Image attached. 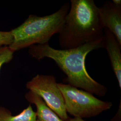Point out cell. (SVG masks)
<instances>
[{"instance_id":"1","label":"cell","mask_w":121,"mask_h":121,"mask_svg":"<svg viewBox=\"0 0 121 121\" xmlns=\"http://www.w3.org/2000/svg\"><path fill=\"white\" fill-rule=\"evenodd\" d=\"M102 37L77 48L69 49H56L48 43L35 44L30 47L29 53L37 60L47 57L54 60L66 76L68 84L80 88L93 95L104 96L108 88L94 80L87 72L85 59L91 51L104 48Z\"/></svg>"},{"instance_id":"2","label":"cell","mask_w":121,"mask_h":121,"mask_svg":"<svg viewBox=\"0 0 121 121\" xmlns=\"http://www.w3.org/2000/svg\"><path fill=\"white\" fill-rule=\"evenodd\" d=\"M93 0H71L58 32L62 49L77 48L102 37L104 28Z\"/></svg>"},{"instance_id":"3","label":"cell","mask_w":121,"mask_h":121,"mask_svg":"<svg viewBox=\"0 0 121 121\" xmlns=\"http://www.w3.org/2000/svg\"><path fill=\"white\" fill-rule=\"evenodd\" d=\"M69 8V3L67 2L48 15L30 14L21 25L10 31L13 41L9 48L14 52L36 43H48L52 36L59 32Z\"/></svg>"},{"instance_id":"4","label":"cell","mask_w":121,"mask_h":121,"mask_svg":"<svg viewBox=\"0 0 121 121\" xmlns=\"http://www.w3.org/2000/svg\"><path fill=\"white\" fill-rule=\"evenodd\" d=\"M58 86L64 98L66 112L74 117H95L112 107L111 102L101 100L91 93L68 84L58 83Z\"/></svg>"},{"instance_id":"5","label":"cell","mask_w":121,"mask_h":121,"mask_svg":"<svg viewBox=\"0 0 121 121\" xmlns=\"http://www.w3.org/2000/svg\"><path fill=\"white\" fill-rule=\"evenodd\" d=\"M26 86L39 95L62 120H69L70 117L65 109L64 98L53 75L38 74L27 82Z\"/></svg>"},{"instance_id":"6","label":"cell","mask_w":121,"mask_h":121,"mask_svg":"<svg viewBox=\"0 0 121 121\" xmlns=\"http://www.w3.org/2000/svg\"><path fill=\"white\" fill-rule=\"evenodd\" d=\"M97 11L99 20L104 29L109 30L121 45V5L106 1Z\"/></svg>"},{"instance_id":"7","label":"cell","mask_w":121,"mask_h":121,"mask_svg":"<svg viewBox=\"0 0 121 121\" xmlns=\"http://www.w3.org/2000/svg\"><path fill=\"white\" fill-rule=\"evenodd\" d=\"M105 48L108 54L113 71L121 89V45L109 30L104 29Z\"/></svg>"},{"instance_id":"8","label":"cell","mask_w":121,"mask_h":121,"mask_svg":"<svg viewBox=\"0 0 121 121\" xmlns=\"http://www.w3.org/2000/svg\"><path fill=\"white\" fill-rule=\"evenodd\" d=\"M25 97L30 104H35L36 108V121H65L62 120L50 108L39 95L29 91Z\"/></svg>"},{"instance_id":"9","label":"cell","mask_w":121,"mask_h":121,"mask_svg":"<svg viewBox=\"0 0 121 121\" xmlns=\"http://www.w3.org/2000/svg\"><path fill=\"white\" fill-rule=\"evenodd\" d=\"M0 121H36V115L30 104L15 116H13L8 109L0 106Z\"/></svg>"},{"instance_id":"10","label":"cell","mask_w":121,"mask_h":121,"mask_svg":"<svg viewBox=\"0 0 121 121\" xmlns=\"http://www.w3.org/2000/svg\"><path fill=\"white\" fill-rule=\"evenodd\" d=\"M14 52L8 46L0 47V70L3 65L8 63L13 59Z\"/></svg>"},{"instance_id":"11","label":"cell","mask_w":121,"mask_h":121,"mask_svg":"<svg viewBox=\"0 0 121 121\" xmlns=\"http://www.w3.org/2000/svg\"><path fill=\"white\" fill-rule=\"evenodd\" d=\"M13 41V36L11 31H0V47L9 46Z\"/></svg>"},{"instance_id":"12","label":"cell","mask_w":121,"mask_h":121,"mask_svg":"<svg viewBox=\"0 0 121 121\" xmlns=\"http://www.w3.org/2000/svg\"><path fill=\"white\" fill-rule=\"evenodd\" d=\"M68 121H85L82 118L78 117H73V118H70Z\"/></svg>"},{"instance_id":"13","label":"cell","mask_w":121,"mask_h":121,"mask_svg":"<svg viewBox=\"0 0 121 121\" xmlns=\"http://www.w3.org/2000/svg\"><path fill=\"white\" fill-rule=\"evenodd\" d=\"M112 2L114 4L117 5H121V0H112Z\"/></svg>"}]
</instances>
